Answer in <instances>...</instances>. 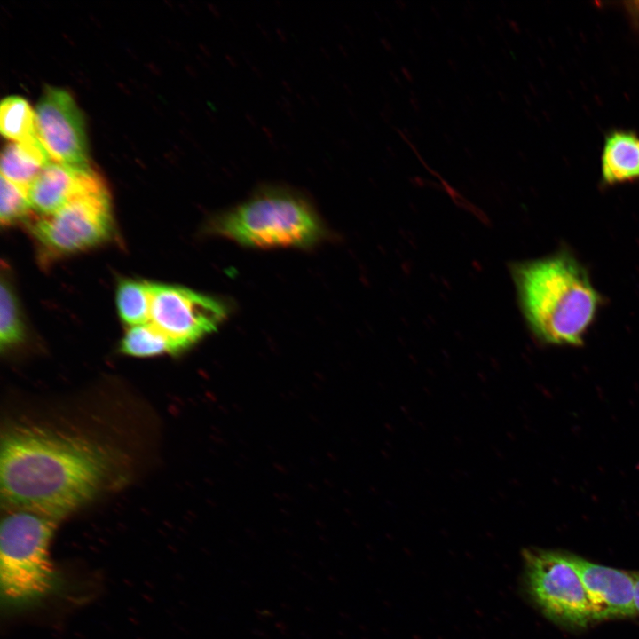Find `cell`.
I'll list each match as a JSON object with an SVG mask.
<instances>
[{"mask_svg":"<svg viewBox=\"0 0 639 639\" xmlns=\"http://www.w3.org/2000/svg\"><path fill=\"white\" fill-rule=\"evenodd\" d=\"M112 462L100 446L37 428H16L1 443V494L8 508L59 520L102 489Z\"/></svg>","mask_w":639,"mask_h":639,"instance_id":"obj_1","label":"cell"},{"mask_svg":"<svg viewBox=\"0 0 639 639\" xmlns=\"http://www.w3.org/2000/svg\"><path fill=\"white\" fill-rule=\"evenodd\" d=\"M520 308L543 343L580 346L603 304L588 272L568 251L513 264Z\"/></svg>","mask_w":639,"mask_h":639,"instance_id":"obj_2","label":"cell"},{"mask_svg":"<svg viewBox=\"0 0 639 639\" xmlns=\"http://www.w3.org/2000/svg\"><path fill=\"white\" fill-rule=\"evenodd\" d=\"M0 529V585L7 610L32 606L57 588L49 546L57 520L28 509L10 508Z\"/></svg>","mask_w":639,"mask_h":639,"instance_id":"obj_3","label":"cell"},{"mask_svg":"<svg viewBox=\"0 0 639 639\" xmlns=\"http://www.w3.org/2000/svg\"><path fill=\"white\" fill-rule=\"evenodd\" d=\"M211 233L254 247H307L324 234L312 206L296 192L268 187L210 220Z\"/></svg>","mask_w":639,"mask_h":639,"instance_id":"obj_4","label":"cell"},{"mask_svg":"<svg viewBox=\"0 0 639 639\" xmlns=\"http://www.w3.org/2000/svg\"><path fill=\"white\" fill-rule=\"evenodd\" d=\"M28 220L30 233L48 258L91 248L114 233L109 192L95 171L60 209L48 215L31 216Z\"/></svg>","mask_w":639,"mask_h":639,"instance_id":"obj_5","label":"cell"},{"mask_svg":"<svg viewBox=\"0 0 639 639\" xmlns=\"http://www.w3.org/2000/svg\"><path fill=\"white\" fill-rule=\"evenodd\" d=\"M523 556L529 592L546 616L572 627L595 620L588 594L567 553L526 549Z\"/></svg>","mask_w":639,"mask_h":639,"instance_id":"obj_6","label":"cell"},{"mask_svg":"<svg viewBox=\"0 0 639 639\" xmlns=\"http://www.w3.org/2000/svg\"><path fill=\"white\" fill-rule=\"evenodd\" d=\"M150 324L170 342L173 354L213 332L225 318L217 300L186 288L150 283Z\"/></svg>","mask_w":639,"mask_h":639,"instance_id":"obj_7","label":"cell"},{"mask_svg":"<svg viewBox=\"0 0 639 639\" xmlns=\"http://www.w3.org/2000/svg\"><path fill=\"white\" fill-rule=\"evenodd\" d=\"M35 115L37 136L52 161L90 169L83 117L67 91L46 86Z\"/></svg>","mask_w":639,"mask_h":639,"instance_id":"obj_8","label":"cell"},{"mask_svg":"<svg viewBox=\"0 0 639 639\" xmlns=\"http://www.w3.org/2000/svg\"><path fill=\"white\" fill-rule=\"evenodd\" d=\"M588 594L595 620L635 616L633 572L589 562L568 554Z\"/></svg>","mask_w":639,"mask_h":639,"instance_id":"obj_9","label":"cell"},{"mask_svg":"<svg viewBox=\"0 0 639 639\" xmlns=\"http://www.w3.org/2000/svg\"><path fill=\"white\" fill-rule=\"evenodd\" d=\"M92 171L51 160L28 190L31 209L36 215L55 212L80 191Z\"/></svg>","mask_w":639,"mask_h":639,"instance_id":"obj_10","label":"cell"},{"mask_svg":"<svg viewBox=\"0 0 639 639\" xmlns=\"http://www.w3.org/2000/svg\"><path fill=\"white\" fill-rule=\"evenodd\" d=\"M601 170L607 185L638 180L639 137L625 130L610 133L604 145Z\"/></svg>","mask_w":639,"mask_h":639,"instance_id":"obj_11","label":"cell"},{"mask_svg":"<svg viewBox=\"0 0 639 639\" xmlns=\"http://www.w3.org/2000/svg\"><path fill=\"white\" fill-rule=\"evenodd\" d=\"M51 157L39 138L8 143L1 154V176L28 190Z\"/></svg>","mask_w":639,"mask_h":639,"instance_id":"obj_12","label":"cell"},{"mask_svg":"<svg viewBox=\"0 0 639 639\" xmlns=\"http://www.w3.org/2000/svg\"><path fill=\"white\" fill-rule=\"evenodd\" d=\"M0 130L12 142L37 138L35 110L27 99L12 95L4 98L0 106Z\"/></svg>","mask_w":639,"mask_h":639,"instance_id":"obj_13","label":"cell"},{"mask_svg":"<svg viewBox=\"0 0 639 639\" xmlns=\"http://www.w3.org/2000/svg\"><path fill=\"white\" fill-rule=\"evenodd\" d=\"M116 305L124 323L131 327L146 324L150 319V283L122 280L116 288Z\"/></svg>","mask_w":639,"mask_h":639,"instance_id":"obj_14","label":"cell"},{"mask_svg":"<svg viewBox=\"0 0 639 639\" xmlns=\"http://www.w3.org/2000/svg\"><path fill=\"white\" fill-rule=\"evenodd\" d=\"M120 350L135 357L173 354L168 339L150 323L130 327L122 339Z\"/></svg>","mask_w":639,"mask_h":639,"instance_id":"obj_15","label":"cell"},{"mask_svg":"<svg viewBox=\"0 0 639 639\" xmlns=\"http://www.w3.org/2000/svg\"><path fill=\"white\" fill-rule=\"evenodd\" d=\"M24 337L19 304L9 282L3 277L0 291V342L2 347L20 343Z\"/></svg>","mask_w":639,"mask_h":639,"instance_id":"obj_16","label":"cell"},{"mask_svg":"<svg viewBox=\"0 0 639 639\" xmlns=\"http://www.w3.org/2000/svg\"><path fill=\"white\" fill-rule=\"evenodd\" d=\"M28 191L1 176L0 220L11 225L27 220L31 215Z\"/></svg>","mask_w":639,"mask_h":639,"instance_id":"obj_17","label":"cell"},{"mask_svg":"<svg viewBox=\"0 0 639 639\" xmlns=\"http://www.w3.org/2000/svg\"><path fill=\"white\" fill-rule=\"evenodd\" d=\"M635 580V605L636 611L639 612V572H633Z\"/></svg>","mask_w":639,"mask_h":639,"instance_id":"obj_18","label":"cell"}]
</instances>
